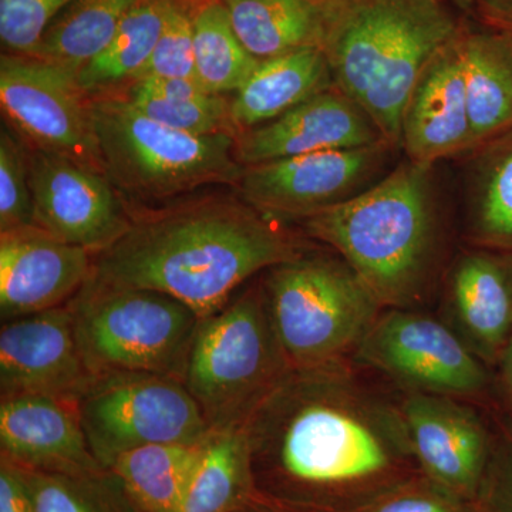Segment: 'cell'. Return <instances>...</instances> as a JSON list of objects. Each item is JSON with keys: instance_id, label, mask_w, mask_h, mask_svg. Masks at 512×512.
Wrapping results in <instances>:
<instances>
[{"instance_id": "1", "label": "cell", "mask_w": 512, "mask_h": 512, "mask_svg": "<svg viewBox=\"0 0 512 512\" xmlns=\"http://www.w3.org/2000/svg\"><path fill=\"white\" fill-rule=\"evenodd\" d=\"M258 493L350 512L420 476L399 390L356 362L292 369L245 424Z\"/></svg>"}, {"instance_id": "2", "label": "cell", "mask_w": 512, "mask_h": 512, "mask_svg": "<svg viewBox=\"0 0 512 512\" xmlns=\"http://www.w3.org/2000/svg\"><path fill=\"white\" fill-rule=\"evenodd\" d=\"M130 211L126 234L94 255L90 281L165 293L200 319L224 308L249 279L312 248L238 195Z\"/></svg>"}, {"instance_id": "3", "label": "cell", "mask_w": 512, "mask_h": 512, "mask_svg": "<svg viewBox=\"0 0 512 512\" xmlns=\"http://www.w3.org/2000/svg\"><path fill=\"white\" fill-rule=\"evenodd\" d=\"M386 308H420L439 279L444 229L434 165L406 160L350 200L298 222Z\"/></svg>"}, {"instance_id": "4", "label": "cell", "mask_w": 512, "mask_h": 512, "mask_svg": "<svg viewBox=\"0 0 512 512\" xmlns=\"http://www.w3.org/2000/svg\"><path fill=\"white\" fill-rule=\"evenodd\" d=\"M463 25L447 0H333L322 50L335 86L397 148L417 80Z\"/></svg>"}, {"instance_id": "5", "label": "cell", "mask_w": 512, "mask_h": 512, "mask_svg": "<svg viewBox=\"0 0 512 512\" xmlns=\"http://www.w3.org/2000/svg\"><path fill=\"white\" fill-rule=\"evenodd\" d=\"M89 100L104 173L128 205H167L201 188L238 183L244 167L235 158V136L181 133L123 94Z\"/></svg>"}, {"instance_id": "6", "label": "cell", "mask_w": 512, "mask_h": 512, "mask_svg": "<svg viewBox=\"0 0 512 512\" xmlns=\"http://www.w3.org/2000/svg\"><path fill=\"white\" fill-rule=\"evenodd\" d=\"M261 284L291 369L355 362L384 309L338 254L313 248L265 271Z\"/></svg>"}, {"instance_id": "7", "label": "cell", "mask_w": 512, "mask_h": 512, "mask_svg": "<svg viewBox=\"0 0 512 512\" xmlns=\"http://www.w3.org/2000/svg\"><path fill=\"white\" fill-rule=\"evenodd\" d=\"M291 370L259 278L200 320L183 383L211 431L239 429Z\"/></svg>"}, {"instance_id": "8", "label": "cell", "mask_w": 512, "mask_h": 512, "mask_svg": "<svg viewBox=\"0 0 512 512\" xmlns=\"http://www.w3.org/2000/svg\"><path fill=\"white\" fill-rule=\"evenodd\" d=\"M77 345L93 377L153 373L183 382L200 316L150 289L87 281L70 302Z\"/></svg>"}, {"instance_id": "9", "label": "cell", "mask_w": 512, "mask_h": 512, "mask_svg": "<svg viewBox=\"0 0 512 512\" xmlns=\"http://www.w3.org/2000/svg\"><path fill=\"white\" fill-rule=\"evenodd\" d=\"M355 362L400 392L439 394L493 410V369L439 315L419 308L383 309Z\"/></svg>"}, {"instance_id": "10", "label": "cell", "mask_w": 512, "mask_h": 512, "mask_svg": "<svg viewBox=\"0 0 512 512\" xmlns=\"http://www.w3.org/2000/svg\"><path fill=\"white\" fill-rule=\"evenodd\" d=\"M77 404L90 451L106 470L127 451L153 444H201L211 434L194 397L171 376H96Z\"/></svg>"}, {"instance_id": "11", "label": "cell", "mask_w": 512, "mask_h": 512, "mask_svg": "<svg viewBox=\"0 0 512 512\" xmlns=\"http://www.w3.org/2000/svg\"><path fill=\"white\" fill-rule=\"evenodd\" d=\"M0 106L30 147L106 175L90 100L76 73L36 57L5 53L0 59Z\"/></svg>"}, {"instance_id": "12", "label": "cell", "mask_w": 512, "mask_h": 512, "mask_svg": "<svg viewBox=\"0 0 512 512\" xmlns=\"http://www.w3.org/2000/svg\"><path fill=\"white\" fill-rule=\"evenodd\" d=\"M393 148L382 143L249 165L235 190L242 201L268 217L286 224L301 222L379 181Z\"/></svg>"}, {"instance_id": "13", "label": "cell", "mask_w": 512, "mask_h": 512, "mask_svg": "<svg viewBox=\"0 0 512 512\" xmlns=\"http://www.w3.org/2000/svg\"><path fill=\"white\" fill-rule=\"evenodd\" d=\"M407 436L421 474L478 505L497 440L494 414L454 397L400 392Z\"/></svg>"}, {"instance_id": "14", "label": "cell", "mask_w": 512, "mask_h": 512, "mask_svg": "<svg viewBox=\"0 0 512 512\" xmlns=\"http://www.w3.org/2000/svg\"><path fill=\"white\" fill-rule=\"evenodd\" d=\"M28 150L36 227L93 255L126 234L130 208L106 175L29 144Z\"/></svg>"}, {"instance_id": "15", "label": "cell", "mask_w": 512, "mask_h": 512, "mask_svg": "<svg viewBox=\"0 0 512 512\" xmlns=\"http://www.w3.org/2000/svg\"><path fill=\"white\" fill-rule=\"evenodd\" d=\"M439 316L490 369L512 339V251L468 245L443 276Z\"/></svg>"}, {"instance_id": "16", "label": "cell", "mask_w": 512, "mask_h": 512, "mask_svg": "<svg viewBox=\"0 0 512 512\" xmlns=\"http://www.w3.org/2000/svg\"><path fill=\"white\" fill-rule=\"evenodd\" d=\"M92 379L77 345L70 303L2 322V399L43 394L79 400Z\"/></svg>"}, {"instance_id": "17", "label": "cell", "mask_w": 512, "mask_h": 512, "mask_svg": "<svg viewBox=\"0 0 512 512\" xmlns=\"http://www.w3.org/2000/svg\"><path fill=\"white\" fill-rule=\"evenodd\" d=\"M93 258L36 225L0 232L2 322L72 302L92 275Z\"/></svg>"}, {"instance_id": "18", "label": "cell", "mask_w": 512, "mask_h": 512, "mask_svg": "<svg viewBox=\"0 0 512 512\" xmlns=\"http://www.w3.org/2000/svg\"><path fill=\"white\" fill-rule=\"evenodd\" d=\"M382 143L386 141L369 114L335 86L278 119L239 131L235 136V158L242 167H249L320 151Z\"/></svg>"}, {"instance_id": "19", "label": "cell", "mask_w": 512, "mask_h": 512, "mask_svg": "<svg viewBox=\"0 0 512 512\" xmlns=\"http://www.w3.org/2000/svg\"><path fill=\"white\" fill-rule=\"evenodd\" d=\"M2 456L20 467L67 476L96 473L77 400L43 394L3 397L0 402Z\"/></svg>"}, {"instance_id": "20", "label": "cell", "mask_w": 512, "mask_h": 512, "mask_svg": "<svg viewBox=\"0 0 512 512\" xmlns=\"http://www.w3.org/2000/svg\"><path fill=\"white\" fill-rule=\"evenodd\" d=\"M458 35L430 60L404 107L400 147L414 163L474 150Z\"/></svg>"}, {"instance_id": "21", "label": "cell", "mask_w": 512, "mask_h": 512, "mask_svg": "<svg viewBox=\"0 0 512 512\" xmlns=\"http://www.w3.org/2000/svg\"><path fill=\"white\" fill-rule=\"evenodd\" d=\"M458 46L477 148L512 128V42L501 30L466 20Z\"/></svg>"}, {"instance_id": "22", "label": "cell", "mask_w": 512, "mask_h": 512, "mask_svg": "<svg viewBox=\"0 0 512 512\" xmlns=\"http://www.w3.org/2000/svg\"><path fill=\"white\" fill-rule=\"evenodd\" d=\"M332 87L335 82L320 47L262 60L231 99L232 123L237 133L262 126Z\"/></svg>"}, {"instance_id": "23", "label": "cell", "mask_w": 512, "mask_h": 512, "mask_svg": "<svg viewBox=\"0 0 512 512\" xmlns=\"http://www.w3.org/2000/svg\"><path fill=\"white\" fill-rule=\"evenodd\" d=\"M232 28L255 59L322 49L333 0H222Z\"/></svg>"}, {"instance_id": "24", "label": "cell", "mask_w": 512, "mask_h": 512, "mask_svg": "<svg viewBox=\"0 0 512 512\" xmlns=\"http://www.w3.org/2000/svg\"><path fill=\"white\" fill-rule=\"evenodd\" d=\"M470 153L466 242L473 247L512 251V128Z\"/></svg>"}, {"instance_id": "25", "label": "cell", "mask_w": 512, "mask_h": 512, "mask_svg": "<svg viewBox=\"0 0 512 512\" xmlns=\"http://www.w3.org/2000/svg\"><path fill=\"white\" fill-rule=\"evenodd\" d=\"M174 0H141L121 22L109 45L84 64L77 83L87 99L124 93L153 55Z\"/></svg>"}, {"instance_id": "26", "label": "cell", "mask_w": 512, "mask_h": 512, "mask_svg": "<svg viewBox=\"0 0 512 512\" xmlns=\"http://www.w3.org/2000/svg\"><path fill=\"white\" fill-rule=\"evenodd\" d=\"M255 493L245 426L211 431L178 512H235Z\"/></svg>"}, {"instance_id": "27", "label": "cell", "mask_w": 512, "mask_h": 512, "mask_svg": "<svg viewBox=\"0 0 512 512\" xmlns=\"http://www.w3.org/2000/svg\"><path fill=\"white\" fill-rule=\"evenodd\" d=\"M201 444H153L121 454L109 470L141 512H178Z\"/></svg>"}, {"instance_id": "28", "label": "cell", "mask_w": 512, "mask_h": 512, "mask_svg": "<svg viewBox=\"0 0 512 512\" xmlns=\"http://www.w3.org/2000/svg\"><path fill=\"white\" fill-rule=\"evenodd\" d=\"M123 96L151 120L192 136H237L231 100L208 93L194 79H141Z\"/></svg>"}, {"instance_id": "29", "label": "cell", "mask_w": 512, "mask_h": 512, "mask_svg": "<svg viewBox=\"0 0 512 512\" xmlns=\"http://www.w3.org/2000/svg\"><path fill=\"white\" fill-rule=\"evenodd\" d=\"M141 0H73L47 28L32 57L79 73L109 45Z\"/></svg>"}, {"instance_id": "30", "label": "cell", "mask_w": 512, "mask_h": 512, "mask_svg": "<svg viewBox=\"0 0 512 512\" xmlns=\"http://www.w3.org/2000/svg\"><path fill=\"white\" fill-rule=\"evenodd\" d=\"M195 79L208 93H237L261 60L245 49L222 0H197L194 12Z\"/></svg>"}, {"instance_id": "31", "label": "cell", "mask_w": 512, "mask_h": 512, "mask_svg": "<svg viewBox=\"0 0 512 512\" xmlns=\"http://www.w3.org/2000/svg\"><path fill=\"white\" fill-rule=\"evenodd\" d=\"M35 225L28 144L10 124L0 128V232Z\"/></svg>"}, {"instance_id": "32", "label": "cell", "mask_w": 512, "mask_h": 512, "mask_svg": "<svg viewBox=\"0 0 512 512\" xmlns=\"http://www.w3.org/2000/svg\"><path fill=\"white\" fill-rule=\"evenodd\" d=\"M195 6L197 0H174L156 49L137 80H197L194 55Z\"/></svg>"}, {"instance_id": "33", "label": "cell", "mask_w": 512, "mask_h": 512, "mask_svg": "<svg viewBox=\"0 0 512 512\" xmlns=\"http://www.w3.org/2000/svg\"><path fill=\"white\" fill-rule=\"evenodd\" d=\"M73 0H0V39L12 55L30 56Z\"/></svg>"}, {"instance_id": "34", "label": "cell", "mask_w": 512, "mask_h": 512, "mask_svg": "<svg viewBox=\"0 0 512 512\" xmlns=\"http://www.w3.org/2000/svg\"><path fill=\"white\" fill-rule=\"evenodd\" d=\"M350 512H481L423 474L404 481L375 500Z\"/></svg>"}, {"instance_id": "35", "label": "cell", "mask_w": 512, "mask_h": 512, "mask_svg": "<svg viewBox=\"0 0 512 512\" xmlns=\"http://www.w3.org/2000/svg\"><path fill=\"white\" fill-rule=\"evenodd\" d=\"M494 417L497 440L478 507L481 512H512V424Z\"/></svg>"}, {"instance_id": "36", "label": "cell", "mask_w": 512, "mask_h": 512, "mask_svg": "<svg viewBox=\"0 0 512 512\" xmlns=\"http://www.w3.org/2000/svg\"><path fill=\"white\" fill-rule=\"evenodd\" d=\"M19 468L28 483L35 512H94L89 501L67 480V474Z\"/></svg>"}, {"instance_id": "37", "label": "cell", "mask_w": 512, "mask_h": 512, "mask_svg": "<svg viewBox=\"0 0 512 512\" xmlns=\"http://www.w3.org/2000/svg\"><path fill=\"white\" fill-rule=\"evenodd\" d=\"M0 512H35L22 470L3 456L0 466Z\"/></svg>"}, {"instance_id": "38", "label": "cell", "mask_w": 512, "mask_h": 512, "mask_svg": "<svg viewBox=\"0 0 512 512\" xmlns=\"http://www.w3.org/2000/svg\"><path fill=\"white\" fill-rule=\"evenodd\" d=\"M467 20L498 29L512 18V0H447Z\"/></svg>"}, {"instance_id": "39", "label": "cell", "mask_w": 512, "mask_h": 512, "mask_svg": "<svg viewBox=\"0 0 512 512\" xmlns=\"http://www.w3.org/2000/svg\"><path fill=\"white\" fill-rule=\"evenodd\" d=\"M493 410L498 419L512 424V339L493 369Z\"/></svg>"}, {"instance_id": "40", "label": "cell", "mask_w": 512, "mask_h": 512, "mask_svg": "<svg viewBox=\"0 0 512 512\" xmlns=\"http://www.w3.org/2000/svg\"><path fill=\"white\" fill-rule=\"evenodd\" d=\"M498 30H501V32H504L505 35L510 37V40L512 42V18L508 20V22H505L503 26H500Z\"/></svg>"}]
</instances>
